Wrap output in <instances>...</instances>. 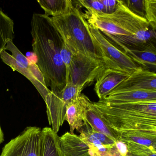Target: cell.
<instances>
[{
    "label": "cell",
    "instance_id": "cell-1",
    "mask_svg": "<svg viewBox=\"0 0 156 156\" xmlns=\"http://www.w3.org/2000/svg\"><path fill=\"white\" fill-rule=\"evenodd\" d=\"M31 25L33 50L38 59L36 64L46 86L52 92L59 93L66 83V69L60 55L63 40L51 17L34 13Z\"/></svg>",
    "mask_w": 156,
    "mask_h": 156
},
{
    "label": "cell",
    "instance_id": "cell-2",
    "mask_svg": "<svg viewBox=\"0 0 156 156\" xmlns=\"http://www.w3.org/2000/svg\"><path fill=\"white\" fill-rule=\"evenodd\" d=\"M102 118L116 132L156 133V101L93 102Z\"/></svg>",
    "mask_w": 156,
    "mask_h": 156
},
{
    "label": "cell",
    "instance_id": "cell-3",
    "mask_svg": "<svg viewBox=\"0 0 156 156\" xmlns=\"http://www.w3.org/2000/svg\"><path fill=\"white\" fill-rule=\"evenodd\" d=\"M51 20L64 42L74 53L103 61L101 51L94 40L89 24L79 6L73 3L66 13L51 17Z\"/></svg>",
    "mask_w": 156,
    "mask_h": 156
},
{
    "label": "cell",
    "instance_id": "cell-4",
    "mask_svg": "<svg viewBox=\"0 0 156 156\" xmlns=\"http://www.w3.org/2000/svg\"><path fill=\"white\" fill-rule=\"evenodd\" d=\"M84 16L89 25L103 34L114 36H132L151 28L146 19L131 12L121 0L118 1L116 9L112 13L86 10Z\"/></svg>",
    "mask_w": 156,
    "mask_h": 156
},
{
    "label": "cell",
    "instance_id": "cell-5",
    "mask_svg": "<svg viewBox=\"0 0 156 156\" xmlns=\"http://www.w3.org/2000/svg\"><path fill=\"white\" fill-rule=\"evenodd\" d=\"M5 50L0 55L3 62L13 71H17L26 77L44 100L51 90L46 86L43 75L37 65L30 62L16 47L12 41L8 43Z\"/></svg>",
    "mask_w": 156,
    "mask_h": 156
},
{
    "label": "cell",
    "instance_id": "cell-6",
    "mask_svg": "<svg viewBox=\"0 0 156 156\" xmlns=\"http://www.w3.org/2000/svg\"><path fill=\"white\" fill-rule=\"evenodd\" d=\"M89 28L94 40L101 51L103 61L106 68L118 70L129 75L141 68L98 29L89 24Z\"/></svg>",
    "mask_w": 156,
    "mask_h": 156
},
{
    "label": "cell",
    "instance_id": "cell-7",
    "mask_svg": "<svg viewBox=\"0 0 156 156\" xmlns=\"http://www.w3.org/2000/svg\"><path fill=\"white\" fill-rule=\"evenodd\" d=\"M106 68L103 61L77 53L74 55L71 67L66 75V83H70L83 91L96 81Z\"/></svg>",
    "mask_w": 156,
    "mask_h": 156
},
{
    "label": "cell",
    "instance_id": "cell-8",
    "mask_svg": "<svg viewBox=\"0 0 156 156\" xmlns=\"http://www.w3.org/2000/svg\"><path fill=\"white\" fill-rule=\"evenodd\" d=\"M42 129L29 126L2 148L0 156H41Z\"/></svg>",
    "mask_w": 156,
    "mask_h": 156
},
{
    "label": "cell",
    "instance_id": "cell-9",
    "mask_svg": "<svg viewBox=\"0 0 156 156\" xmlns=\"http://www.w3.org/2000/svg\"><path fill=\"white\" fill-rule=\"evenodd\" d=\"M128 91H156V73L141 67L129 75L109 94Z\"/></svg>",
    "mask_w": 156,
    "mask_h": 156
},
{
    "label": "cell",
    "instance_id": "cell-10",
    "mask_svg": "<svg viewBox=\"0 0 156 156\" xmlns=\"http://www.w3.org/2000/svg\"><path fill=\"white\" fill-rule=\"evenodd\" d=\"M82 103L83 121L93 130L106 135L115 141L119 140L118 133L111 128L102 118L93 102L84 94L80 95Z\"/></svg>",
    "mask_w": 156,
    "mask_h": 156
},
{
    "label": "cell",
    "instance_id": "cell-11",
    "mask_svg": "<svg viewBox=\"0 0 156 156\" xmlns=\"http://www.w3.org/2000/svg\"><path fill=\"white\" fill-rule=\"evenodd\" d=\"M156 42L137 46L127 47L120 44H114L125 53L140 67L147 69H156Z\"/></svg>",
    "mask_w": 156,
    "mask_h": 156
},
{
    "label": "cell",
    "instance_id": "cell-12",
    "mask_svg": "<svg viewBox=\"0 0 156 156\" xmlns=\"http://www.w3.org/2000/svg\"><path fill=\"white\" fill-rule=\"evenodd\" d=\"M59 142L64 156H100L96 149L74 134L66 132L59 137Z\"/></svg>",
    "mask_w": 156,
    "mask_h": 156
},
{
    "label": "cell",
    "instance_id": "cell-13",
    "mask_svg": "<svg viewBox=\"0 0 156 156\" xmlns=\"http://www.w3.org/2000/svg\"><path fill=\"white\" fill-rule=\"evenodd\" d=\"M129 76L121 71L106 68L96 80L94 91L99 100L107 96Z\"/></svg>",
    "mask_w": 156,
    "mask_h": 156
},
{
    "label": "cell",
    "instance_id": "cell-14",
    "mask_svg": "<svg viewBox=\"0 0 156 156\" xmlns=\"http://www.w3.org/2000/svg\"><path fill=\"white\" fill-rule=\"evenodd\" d=\"M101 101L107 103H126L156 101V91H128L108 94Z\"/></svg>",
    "mask_w": 156,
    "mask_h": 156
},
{
    "label": "cell",
    "instance_id": "cell-15",
    "mask_svg": "<svg viewBox=\"0 0 156 156\" xmlns=\"http://www.w3.org/2000/svg\"><path fill=\"white\" fill-rule=\"evenodd\" d=\"M104 35L114 44H120L127 47L137 46L156 42V30L150 28L147 30L141 31L132 36H114L107 34Z\"/></svg>",
    "mask_w": 156,
    "mask_h": 156
},
{
    "label": "cell",
    "instance_id": "cell-16",
    "mask_svg": "<svg viewBox=\"0 0 156 156\" xmlns=\"http://www.w3.org/2000/svg\"><path fill=\"white\" fill-rule=\"evenodd\" d=\"M41 156H64L60 147L59 137L52 128L42 129Z\"/></svg>",
    "mask_w": 156,
    "mask_h": 156
},
{
    "label": "cell",
    "instance_id": "cell-17",
    "mask_svg": "<svg viewBox=\"0 0 156 156\" xmlns=\"http://www.w3.org/2000/svg\"><path fill=\"white\" fill-rule=\"evenodd\" d=\"M66 120L70 126V133L73 134L75 129L81 133L84 124L83 121L82 103L80 96L76 100L66 106Z\"/></svg>",
    "mask_w": 156,
    "mask_h": 156
},
{
    "label": "cell",
    "instance_id": "cell-18",
    "mask_svg": "<svg viewBox=\"0 0 156 156\" xmlns=\"http://www.w3.org/2000/svg\"><path fill=\"white\" fill-rule=\"evenodd\" d=\"M47 17H56L66 13L73 4L71 0H38Z\"/></svg>",
    "mask_w": 156,
    "mask_h": 156
},
{
    "label": "cell",
    "instance_id": "cell-19",
    "mask_svg": "<svg viewBox=\"0 0 156 156\" xmlns=\"http://www.w3.org/2000/svg\"><path fill=\"white\" fill-rule=\"evenodd\" d=\"M14 35L13 21L0 10V55L8 43L13 40Z\"/></svg>",
    "mask_w": 156,
    "mask_h": 156
},
{
    "label": "cell",
    "instance_id": "cell-20",
    "mask_svg": "<svg viewBox=\"0 0 156 156\" xmlns=\"http://www.w3.org/2000/svg\"><path fill=\"white\" fill-rule=\"evenodd\" d=\"M145 19L151 28L156 30V0H145Z\"/></svg>",
    "mask_w": 156,
    "mask_h": 156
},
{
    "label": "cell",
    "instance_id": "cell-21",
    "mask_svg": "<svg viewBox=\"0 0 156 156\" xmlns=\"http://www.w3.org/2000/svg\"><path fill=\"white\" fill-rule=\"evenodd\" d=\"M121 1L131 12L145 19V0H121Z\"/></svg>",
    "mask_w": 156,
    "mask_h": 156
},
{
    "label": "cell",
    "instance_id": "cell-22",
    "mask_svg": "<svg viewBox=\"0 0 156 156\" xmlns=\"http://www.w3.org/2000/svg\"><path fill=\"white\" fill-rule=\"evenodd\" d=\"M76 5L85 8L87 11L105 13V9L100 0H78Z\"/></svg>",
    "mask_w": 156,
    "mask_h": 156
},
{
    "label": "cell",
    "instance_id": "cell-23",
    "mask_svg": "<svg viewBox=\"0 0 156 156\" xmlns=\"http://www.w3.org/2000/svg\"><path fill=\"white\" fill-rule=\"evenodd\" d=\"M84 124L87 126L88 130L90 133L93 135L97 139L103 144V146L109 149H111L115 147V141H114L113 140L108 136L106 135L100 133V132H98L95 130H93L87 124H85V123Z\"/></svg>",
    "mask_w": 156,
    "mask_h": 156
},
{
    "label": "cell",
    "instance_id": "cell-24",
    "mask_svg": "<svg viewBox=\"0 0 156 156\" xmlns=\"http://www.w3.org/2000/svg\"><path fill=\"white\" fill-rule=\"evenodd\" d=\"M75 54V53L64 42L60 52V55L66 69V75L71 67L72 60Z\"/></svg>",
    "mask_w": 156,
    "mask_h": 156
},
{
    "label": "cell",
    "instance_id": "cell-25",
    "mask_svg": "<svg viewBox=\"0 0 156 156\" xmlns=\"http://www.w3.org/2000/svg\"><path fill=\"white\" fill-rule=\"evenodd\" d=\"M105 9V13H112L116 9L118 1L116 0H100Z\"/></svg>",
    "mask_w": 156,
    "mask_h": 156
},
{
    "label": "cell",
    "instance_id": "cell-26",
    "mask_svg": "<svg viewBox=\"0 0 156 156\" xmlns=\"http://www.w3.org/2000/svg\"><path fill=\"white\" fill-rule=\"evenodd\" d=\"M115 147L120 156H127L128 153V151L126 143L119 140H117L116 141Z\"/></svg>",
    "mask_w": 156,
    "mask_h": 156
},
{
    "label": "cell",
    "instance_id": "cell-27",
    "mask_svg": "<svg viewBox=\"0 0 156 156\" xmlns=\"http://www.w3.org/2000/svg\"><path fill=\"white\" fill-rule=\"evenodd\" d=\"M4 134L2 129L1 127L0 126V144L2 143L4 141Z\"/></svg>",
    "mask_w": 156,
    "mask_h": 156
},
{
    "label": "cell",
    "instance_id": "cell-28",
    "mask_svg": "<svg viewBox=\"0 0 156 156\" xmlns=\"http://www.w3.org/2000/svg\"><path fill=\"white\" fill-rule=\"evenodd\" d=\"M113 156H121L120 154H119V153L116 147L115 148V151H114V153Z\"/></svg>",
    "mask_w": 156,
    "mask_h": 156
}]
</instances>
